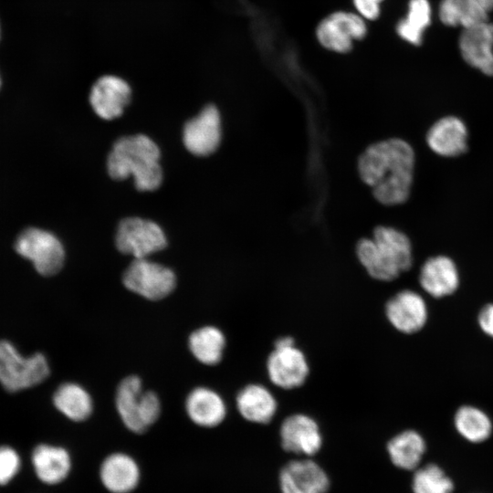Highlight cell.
I'll return each instance as SVG.
<instances>
[{"mask_svg": "<svg viewBox=\"0 0 493 493\" xmlns=\"http://www.w3.org/2000/svg\"><path fill=\"white\" fill-rule=\"evenodd\" d=\"M100 476L103 486L111 493H129L139 483L140 469L132 457L115 453L104 459Z\"/></svg>", "mask_w": 493, "mask_h": 493, "instance_id": "19", "label": "cell"}, {"mask_svg": "<svg viewBox=\"0 0 493 493\" xmlns=\"http://www.w3.org/2000/svg\"><path fill=\"white\" fill-rule=\"evenodd\" d=\"M31 460L37 477L47 485L62 482L71 468L70 456L61 446L38 445L32 452Z\"/></svg>", "mask_w": 493, "mask_h": 493, "instance_id": "22", "label": "cell"}, {"mask_svg": "<svg viewBox=\"0 0 493 493\" xmlns=\"http://www.w3.org/2000/svg\"><path fill=\"white\" fill-rule=\"evenodd\" d=\"M281 446L287 452L313 456L322 446L318 423L304 414H294L284 419L279 430Z\"/></svg>", "mask_w": 493, "mask_h": 493, "instance_id": "14", "label": "cell"}, {"mask_svg": "<svg viewBox=\"0 0 493 493\" xmlns=\"http://www.w3.org/2000/svg\"><path fill=\"white\" fill-rule=\"evenodd\" d=\"M160 150L149 137L137 134L120 138L108 156L107 167L114 180L132 176L140 191L156 190L163 181Z\"/></svg>", "mask_w": 493, "mask_h": 493, "instance_id": "2", "label": "cell"}, {"mask_svg": "<svg viewBox=\"0 0 493 493\" xmlns=\"http://www.w3.org/2000/svg\"><path fill=\"white\" fill-rule=\"evenodd\" d=\"M458 47L463 59L481 73L493 77V24L485 21L463 28Z\"/></svg>", "mask_w": 493, "mask_h": 493, "instance_id": "13", "label": "cell"}, {"mask_svg": "<svg viewBox=\"0 0 493 493\" xmlns=\"http://www.w3.org/2000/svg\"><path fill=\"white\" fill-rule=\"evenodd\" d=\"M115 244L120 252L146 258L163 250L167 240L162 228L154 222L139 217L125 218L119 224Z\"/></svg>", "mask_w": 493, "mask_h": 493, "instance_id": "8", "label": "cell"}, {"mask_svg": "<svg viewBox=\"0 0 493 493\" xmlns=\"http://www.w3.org/2000/svg\"><path fill=\"white\" fill-rule=\"evenodd\" d=\"M0 85H1V79H0Z\"/></svg>", "mask_w": 493, "mask_h": 493, "instance_id": "35", "label": "cell"}, {"mask_svg": "<svg viewBox=\"0 0 493 493\" xmlns=\"http://www.w3.org/2000/svg\"><path fill=\"white\" fill-rule=\"evenodd\" d=\"M226 337L214 326H205L191 333L188 345L196 360L205 365H215L223 358Z\"/></svg>", "mask_w": 493, "mask_h": 493, "instance_id": "25", "label": "cell"}, {"mask_svg": "<svg viewBox=\"0 0 493 493\" xmlns=\"http://www.w3.org/2000/svg\"><path fill=\"white\" fill-rule=\"evenodd\" d=\"M185 409L190 419L203 427L216 426L226 415L223 398L206 387H197L188 394Z\"/></svg>", "mask_w": 493, "mask_h": 493, "instance_id": "21", "label": "cell"}, {"mask_svg": "<svg viewBox=\"0 0 493 493\" xmlns=\"http://www.w3.org/2000/svg\"><path fill=\"white\" fill-rule=\"evenodd\" d=\"M183 141L185 148L194 155L206 156L215 152L221 141L218 110L214 105H207L188 121L184 127Z\"/></svg>", "mask_w": 493, "mask_h": 493, "instance_id": "11", "label": "cell"}, {"mask_svg": "<svg viewBox=\"0 0 493 493\" xmlns=\"http://www.w3.org/2000/svg\"><path fill=\"white\" fill-rule=\"evenodd\" d=\"M371 1H373V2H376V3L380 4V2L383 1V0H371Z\"/></svg>", "mask_w": 493, "mask_h": 493, "instance_id": "34", "label": "cell"}, {"mask_svg": "<svg viewBox=\"0 0 493 493\" xmlns=\"http://www.w3.org/2000/svg\"><path fill=\"white\" fill-rule=\"evenodd\" d=\"M115 404L123 424L134 433L146 431L161 413L158 395L152 391H143L141 379L135 375L120 383Z\"/></svg>", "mask_w": 493, "mask_h": 493, "instance_id": "4", "label": "cell"}, {"mask_svg": "<svg viewBox=\"0 0 493 493\" xmlns=\"http://www.w3.org/2000/svg\"><path fill=\"white\" fill-rule=\"evenodd\" d=\"M488 14L473 0H441L438 17L447 26L463 28L488 21Z\"/></svg>", "mask_w": 493, "mask_h": 493, "instance_id": "27", "label": "cell"}, {"mask_svg": "<svg viewBox=\"0 0 493 493\" xmlns=\"http://www.w3.org/2000/svg\"><path fill=\"white\" fill-rule=\"evenodd\" d=\"M477 323L480 330L493 339V303H488L480 309Z\"/></svg>", "mask_w": 493, "mask_h": 493, "instance_id": "31", "label": "cell"}, {"mask_svg": "<svg viewBox=\"0 0 493 493\" xmlns=\"http://www.w3.org/2000/svg\"><path fill=\"white\" fill-rule=\"evenodd\" d=\"M419 283L428 295L435 299L454 294L460 283L456 264L445 255L429 257L421 267Z\"/></svg>", "mask_w": 493, "mask_h": 493, "instance_id": "18", "label": "cell"}, {"mask_svg": "<svg viewBox=\"0 0 493 493\" xmlns=\"http://www.w3.org/2000/svg\"><path fill=\"white\" fill-rule=\"evenodd\" d=\"M267 372L274 385L290 390L303 385L309 367L305 354L295 344L274 347L267 360Z\"/></svg>", "mask_w": 493, "mask_h": 493, "instance_id": "9", "label": "cell"}, {"mask_svg": "<svg viewBox=\"0 0 493 493\" xmlns=\"http://www.w3.org/2000/svg\"><path fill=\"white\" fill-rule=\"evenodd\" d=\"M353 4L359 13L368 19H375L380 14V5L376 2L371 0H353Z\"/></svg>", "mask_w": 493, "mask_h": 493, "instance_id": "32", "label": "cell"}, {"mask_svg": "<svg viewBox=\"0 0 493 493\" xmlns=\"http://www.w3.org/2000/svg\"><path fill=\"white\" fill-rule=\"evenodd\" d=\"M124 286L131 291L151 300L167 297L176 286L172 269L146 258H135L122 276Z\"/></svg>", "mask_w": 493, "mask_h": 493, "instance_id": "6", "label": "cell"}, {"mask_svg": "<svg viewBox=\"0 0 493 493\" xmlns=\"http://www.w3.org/2000/svg\"><path fill=\"white\" fill-rule=\"evenodd\" d=\"M282 493H325L330 487L326 472L313 460L287 463L279 473Z\"/></svg>", "mask_w": 493, "mask_h": 493, "instance_id": "15", "label": "cell"}, {"mask_svg": "<svg viewBox=\"0 0 493 493\" xmlns=\"http://www.w3.org/2000/svg\"><path fill=\"white\" fill-rule=\"evenodd\" d=\"M367 27L363 20L351 13L336 12L322 20L317 37L322 46L336 52H348L353 39L365 37Z\"/></svg>", "mask_w": 493, "mask_h": 493, "instance_id": "12", "label": "cell"}, {"mask_svg": "<svg viewBox=\"0 0 493 493\" xmlns=\"http://www.w3.org/2000/svg\"><path fill=\"white\" fill-rule=\"evenodd\" d=\"M478 6H480L488 14L493 10V0H473Z\"/></svg>", "mask_w": 493, "mask_h": 493, "instance_id": "33", "label": "cell"}, {"mask_svg": "<svg viewBox=\"0 0 493 493\" xmlns=\"http://www.w3.org/2000/svg\"><path fill=\"white\" fill-rule=\"evenodd\" d=\"M387 452L394 466L413 470L419 465L425 452V442L418 432L404 430L390 439Z\"/></svg>", "mask_w": 493, "mask_h": 493, "instance_id": "23", "label": "cell"}, {"mask_svg": "<svg viewBox=\"0 0 493 493\" xmlns=\"http://www.w3.org/2000/svg\"><path fill=\"white\" fill-rule=\"evenodd\" d=\"M453 488L452 480L435 464L419 468L413 477L414 493H451Z\"/></svg>", "mask_w": 493, "mask_h": 493, "instance_id": "29", "label": "cell"}, {"mask_svg": "<svg viewBox=\"0 0 493 493\" xmlns=\"http://www.w3.org/2000/svg\"><path fill=\"white\" fill-rule=\"evenodd\" d=\"M236 403L241 416L256 424L269 423L278 410V403L273 393L259 383H250L241 389Z\"/></svg>", "mask_w": 493, "mask_h": 493, "instance_id": "20", "label": "cell"}, {"mask_svg": "<svg viewBox=\"0 0 493 493\" xmlns=\"http://www.w3.org/2000/svg\"><path fill=\"white\" fill-rule=\"evenodd\" d=\"M21 460L17 452L8 446H0V485L9 483L18 473Z\"/></svg>", "mask_w": 493, "mask_h": 493, "instance_id": "30", "label": "cell"}, {"mask_svg": "<svg viewBox=\"0 0 493 493\" xmlns=\"http://www.w3.org/2000/svg\"><path fill=\"white\" fill-rule=\"evenodd\" d=\"M456 431L467 441L481 443L492 433V422L480 408L474 405L460 406L454 415Z\"/></svg>", "mask_w": 493, "mask_h": 493, "instance_id": "26", "label": "cell"}, {"mask_svg": "<svg viewBox=\"0 0 493 493\" xmlns=\"http://www.w3.org/2000/svg\"><path fill=\"white\" fill-rule=\"evenodd\" d=\"M131 97V88L124 79L113 75H105L94 83L89 102L99 117L113 120L122 114Z\"/></svg>", "mask_w": 493, "mask_h": 493, "instance_id": "17", "label": "cell"}, {"mask_svg": "<svg viewBox=\"0 0 493 493\" xmlns=\"http://www.w3.org/2000/svg\"><path fill=\"white\" fill-rule=\"evenodd\" d=\"M16 252L32 261L37 271L43 276L58 273L64 263L65 252L60 241L51 233L28 228L18 236Z\"/></svg>", "mask_w": 493, "mask_h": 493, "instance_id": "7", "label": "cell"}, {"mask_svg": "<svg viewBox=\"0 0 493 493\" xmlns=\"http://www.w3.org/2000/svg\"><path fill=\"white\" fill-rule=\"evenodd\" d=\"M48 374V362L42 353L23 357L10 341H0V383L6 391L33 387Z\"/></svg>", "mask_w": 493, "mask_h": 493, "instance_id": "5", "label": "cell"}, {"mask_svg": "<svg viewBox=\"0 0 493 493\" xmlns=\"http://www.w3.org/2000/svg\"><path fill=\"white\" fill-rule=\"evenodd\" d=\"M431 15L428 0H410L407 16L397 24V34L412 45H420L423 33L431 23Z\"/></svg>", "mask_w": 493, "mask_h": 493, "instance_id": "28", "label": "cell"}, {"mask_svg": "<svg viewBox=\"0 0 493 493\" xmlns=\"http://www.w3.org/2000/svg\"><path fill=\"white\" fill-rule=\"evenodd\" d=\"M358 170L374 197L387 205L404 203L411 192L414 152L402 139H388L369 146L361 155Z\"/></svg>", "mask_w": 493, "mask_h": 493, "instance_id": "1", "label": "cell"}, {"mask_svg": "<svg viewBox=\"0 0 493 493\" xmlns=\"http://www.w3.org/2000/svg\"><path fill=\"white\" fill-rule=\"evenodd\" d=\"M356 254L369 276L379 281L396 279L413 264L410 239L403 232L388 226H378L372 238L361 239Z\"/></svg>", "mask_w": 493, "mask_h": 493, "instance_id": "3", "label": "cell"}, {"mask_svg": "<svg viewBox=\"0 0 493 493\" xmlns=\"http://www.w3.org/2000/svg\"><path fill=\"white\" fill-rule=\"evenodd\" d=\"M468 130L456 116H445L437 120L426 133V143L435 154L454 158L464 154L468 148Z\"/></svg>", "mask_w": 493, "mask_h": 493, "instance_id": "16", "label": "cell"}, {"mask_svg": "<svg viewBox=\"0 0 493 493\" xmlns=\"http://www.w3.org/2000/svg\"><path fill=\"white\" fill-rule=\"evenodd\" d=\"M53 403L60 413L75 422L86 420L93 410L89 393L74 383L61 384L54 393Z\"/></svg>", "mask_w": 493, "mask_h": 493, "instance_id": "24", "label": "cell"}, {"mask_svg": "<svg viewBox=\"0 0 493 493\" xmlns=\"http://www.w3.org/2000/svg\"><path fill=\"white\" fill-rule=\"evenodd\" d=\"M385 316L399 332L414 334L428 320V308L425 299L416 291L404 289L391 297L385 304Z\"/></svg>", "mask_w": 493, "mask_h": 493, "instance_id": "10", "label": "cell"}]
</instances>
